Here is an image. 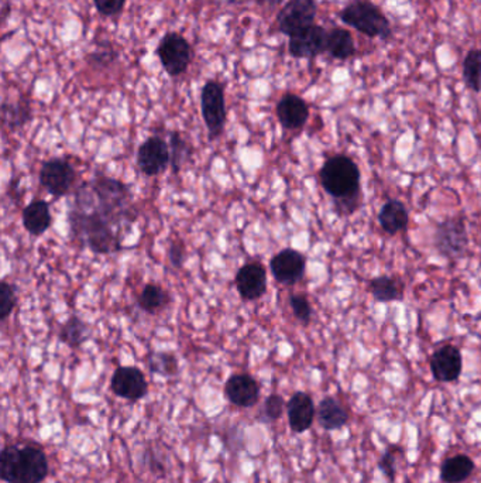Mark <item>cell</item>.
<instances>
[{
    "label": "cell",
    "mask_w": 481,
    "mask_h": 483,
    "mask_svg": "<svg viewBox=\"0 0 481 483\" xmlns=\"http://www.w3.org/2000/svg\"><path fill=\"white\" fill-rule=\"evenodd\" d=\"M68 219L71 236L97 255H109L121 250L122 229L99 209L89 184L78 190Z\"/></svg>",
    "instance_id": "6da1fadb"
},
{
    "label": "cell",
    "mask_w": 481,
    "mask_h": 483,
    "mask_svg": "<svg viewBox=\"0 0 481 483\" xmlns=\"http://www.w3.org/2000/svg\"><path fill=\"white\" fill-rule=\"evenodd\" d=\"M48 472L47 455L36 444H9L0 453V479L4 483H41Z\"/></svg>",
    "instance_id": "7a4b0ae2"
},
{
    "label": "cell",
    "mask_w": 481,
    "mask_h": 483,
    "mask_svg": "<svg viewBox=\"0 0 481 483\" xmlns=\"http://www.w3.org/2000/svg\"><path fill=\"white\" fill-rule=\"evenodd\" d=\"M325 191L336 199L342 215H349L358 208L360 199V170L348 156H333L326 160L319 172Z\"/></svg>",
    "instance_id": "3957f363"
},
{
    "label": "cell",
    "mask_w": 481,
    "mask_h": 483,
    "mask_svg": "<svg viewBox=\"0 0 481 483\" xmlns=\"http://www.w3.org/2000/svg\"><path fill=\"white\" fill-rule=\"evenodd\" d=\"M89 185L94 191L97 207L119 228L131 225L136 221L138 212L134 209L133 194L129 185L106 175H97Z\"/></svg>",
    "instance_id": "277c9868"
},
{
    "label": "cell",
    "mask_w": 481,
    "mask_h": 483,
    "mask_svg": "<svg viewBox=\"0 0 481 483\" xmlns=\"http://www.w3.org/2000/svg\"><path fill=\"white\" fill-rule=\"evenodd\" d=\"M342 21L367 38H392V26L385 14L367 0H355L341 12Z\"/></svg>",
    "instance_id": "5b68a950"
},
{
    "label": "cell",
    "mask_w": 481,
    "mask_h": 483,
    "mask_svg": "<svg viewBox=\"0 0 481 483\" xmlns=\"http://www.w3.org/2000/svg\"><path fill=\"white\" fill-rule=\"evenodd\" d=\"M202 118L207 124L209 140L221 136L226 123L224 91L217 80H207L201 92Z\"/></svg>",
    "instance_id": "8992f818"
},
{
    "label": "cell",
    "mask_w": 481,
    "mask_h": 483,
    "mask_svg": "<svg viewBox=\"0 0 481 483\" xmlns=\"http://www.w3.org/2000/svg\"><path fill=\"white\" fill-rule=\"evenodd\" d=\"M77 180L74 165L67 158L54 157L44 161L40 170L41 187L53 195L54 199H63L70 192Z\"/></svg>",
    "instance_id": "52a82bcc"
},
{
    "label": "cell",
    "mask_w": 481,
    "mask_h": 483,
    "mask_svg": "<svg viewBox=\"0 0 481 483\" xmlns=\"http://www.w3.org/2000/svg\"><path fill=\"white\" fill-rule=\"evenodd\" d=\"M468 235L465 221L460 218L446 219L435 232V248L442 256L456 258L468 250Z\"/></svg>",
    "instance_id": "ba28073f"
},
{
    "label": "cell",
    "mask_w": 481,
    "mask_h": 483,
    "mask_svg": "<svg viewBox=\"0 0 481 483\" xmlns=\"http://www.w3.org/2000/svg\"><path fill=\"white\" fill-rule=\"evenodd\" d=\"M157 54L161 65L171 77L184 74L190 67V46L180 34L168 33L158 44Z\"/></svg>",
    "instance_id": "9c48e42d"
},
{
    "label": "cell",
    "mask_w": 481,
    "mask_h": 483,
    "mask_svg": "<svg viewBox=\"0 0 481 483\" xmlns=\"http://www.w3.org/2000/svg\"><path fill=\"white\" fill-rule=\"evenodd\" d=\"M316 11L315 0H290L278 13V29L291 38L292 34L314 24Z\"/></svg>",
    "instance_id": "30bf717a"
},
{
    "label": "cell",
    "mask_w": 481,
    "mask_h": 483,
    "mask_svg": "<svg viewBox=\"0 0 481 483\" xmlns=\"http://www.w3.org/2000/svg\"><path fill=\"white\" fill-rule=\"evenodd\" d=\"M111 390L121 399L139 402L148 396V383L136 366H119L112 376Z\"/></svg>",
    "instance_id": "8fae6325"
},
{
    "label": "cell",
    "mask_w": 481,
    "mask_h": 483,
    "mask_svg": "<svg viewBox=\"0 0 481 483\" xmlns=\"http://www.w3.org/2000/svg\"><path fill=\"white\" fill-rule=\"evenodd\" d=\"M138 165L148 177H156L170 165V146L160 136H151L138 150Z\"/></svg>",
    "instance_id": "7c38bea8"
},
{
    "label": "cell",
    "mask_w": 481,
    "mask_h": 483,
    "mask_svg": "<svg viewBox=\"0 0 481 483\" xmlns=\"http://www.w3.org/2000/svg\"><path fill=\"white\" fill-rule=\"evenodd\" d=\"M271 273L278 283L294 285L301 282L307 268V258L295 249H284L270 260Z\"/></svg>",
    "instance_id": "4fadbf2b"
},
{
    "label": "cell",
    "mask_w": 481,
    "mask_h": 483,
    "mask_svg": "<svg viewBox=\"0 0 481 483\" xmlns=\"http://www.w3.org/2000/svg\"><path fill=\"white\" fill-rule=\"evenodd\" d=\"M328 48V31L324 27H307L304 30L292 34L288 44V50L295 58H312L325 53Z\"/></svg>",
    "instance_id": "5bb4252c"
},
{
    "label": "cell",
    "mask_w": 481,
    "mask_h": 483,
    "mask_svg": "<svg viewBox=\"0 0 481 483\" xmlns=\"http://www.w3.org/2000/svg\"><path fill=\"white\" fill-rule=\"evenodd\" d=\"M224 397L239 409H250L260 399V385L248 373L232 375L224 383Z\"/></svg>",
    "instance_id": "9a60e30c"
},
{
    "label": "cell",
    "mask_w": 481,
    "mask_h": 483,
    "mask_svg": "<svg viewBox=\"0 0 481 483\" xmlns=\"http://www.w3.org/2000/svg\"><path fill=\"white\" fill-rule=\"evenodd\" d=\"M234 284L241 299L248 301L261 299L267 292V272L265 266L258 262L244 265L236 273Z\"/></svg>",
    "instance_id": "2e32d148"
},
{
    "label": "cell",
    "mask_w": 481,
    "mask_h": 483,
    "mask_svg": "<svg viewBox=\"0 0 481 483\" xmlns=\"http://www.w3.org/2000/svg\"><path fill=\"white\" fill-rule=\"evenodd\" d=\"M461 369H463V358L456 346H441L432 355V375L438 382H456L460 377Z\"/></svg>",
    "instance_id": "e0dca14e"
},
{
    "label": "cell",
    "mask_w": 481,
    "mask_h": 483,
    "mask_svg": "<svg viewBox=\"0 0 481 483\" xmlns=\"http://www.w3.org/2000/svg\"><path fill=\"white\" fill-rule=\"evenodd\" d=\"M288 424L292 433L302 434L311 428L314 424L315 410L314 400L305 392H297L292 394L287 402Z\"/></svg>",
    "instance_id": "ac0fdd59"
},
{
    "label": "cell",
    "mask_w": 481,
    "mask_h": 483,
    "mask_svg": "<svg viewBox=\"0 0 481 483\" xmlns=\"http://www.w3.org/2000/svg\"><path fill=\"white\" fill-rule=\"evenodd\" d=\"M277 118L283 128L297 131L307 123L309 118V106L298 95H284L277 104Z\"/></svg>",
    "instance_id": "d6986e66"
},
{
    "label": "cell",
    "mask_w": 481,
    "mask_h": 483,
    "mask_svg": "<svg viewBox=\"0 0 481 483\" xmlns=\"http://www.w3.org/2000/svg\"><path fill=\"white\" fill-rule=\"evenodd\" d=\"M23 226L30 235L41 236L50 229L53 216H51L50 204L43 199H36L26 205L23 209Z\"/></svg>",
    "instance_id": "ffe728a7"
},
{
    "label": "cell",
    "mask_w": 481,
    "mask_h": 483,
    "mask_svg": "<svg viewBox=\"0 0 481 483\" xmlns=\"http://www.w3.org/2000/svg\"><path fill=\"white\" fill-rule=\"evenodd\" d=\"M378 222L388 235H397L407 228L409 215L401 201L388 199L378 212Z\"/></svg>",
    "instance_id": "44dd1931"
},
{
    "label": "cell",
    "mask_w": 481,
    "mask_h": 483,
    "mask_svg": "<svg viewBox=\"0 0 481 483\" xmlns=\"http://www.w3.org/2000/svg\"><path fill=\"white\" fill-rule=\"evenodd\" d=\"M317 423L326 431L342 428L349 421V413L338 400L325 397L316 410Z\"/></svg>",
    "instance_id": "7402d4cb"
},
{
    "label": "cell",
    "mask_w": 481,
    "mask_h": 483,
    "mask_svg": "<svg viewBox=\"0 0 481 483\" xmlns=\"http://www.w3.org/2000/svg\"><path fill=\"white\" fill-rule=\"evenodd\" d=\"M475 470V462L468 455H455L444 461L441 478L446 483L465 482Z\"/></svg>",
    "instance_id": "603a6c76"
},
{
    "label": "cell",
    "mask_w": 481,
    "mask_h": 483,
    "mask_svg": "<svg viewBox=\"0 0 481 483\" xmlns=\"http://www.w3.org/2000/svg\"><path fill=\"white\" fill-rule=\"evenodd\" d=\"M58 338L61 343L70 346V348L77 349L82 346V343H87L90 338V328L84 319L80 317H70L61 326Z\"/></svg>",
    "instance_id": "cb8c5ba5"
},
{
    "label": "cell",
    "mask_w": 481,
    "mask_h": 483,
    "mask_svg": "<svg viewBox=\"0 0 481 483\" xmlns=\"http://www.w3.org/2000/svg\"><path fill=\"white\" fill-rule=\"evenodd\" d=\"M170 294L161 285L146 284L143 292L139 295L138 302L144 312L156 316L170 304Z\"/></svg>",
    "instance_id": "d4e9b609"
},
{
    "label": "cell",
    "mask_w": 481,
    "mask_h": 483,
    "mask_svg": "<svg viewBox=\"0 0 481 483\" xmlns=\"http://www.w3.org/2000/svg\"><path fill=\"white\" fill-rule=\"evenodd\" d=\"M326 51L336 60H348L356 53L355 38L344 29H333L328 33Z\"/></svg>",
    "instance_id": "484cf974"
},
{
    "label": "cell",
    "mask_w": 481,
    "mask_h": 483,
    "mask_svg": "<svg viewBox=\"0 0 481 483\" xmlns=\"http://www.w3.org/2000/svg\"><path fill=\"white\" fill-rule=\"evenodd\" d=\"M368 290H370L371 295L380 302L402 300V292L400 289V284L392 277H390V275H380V277L371 280Z\"/></svg>",
    "instance_id": "4316f807"
},
{
    "label": "cell",
    "mask_w": 481,
    "mask_h": 483,
    "mask_svg": "<svg viewBox=\"0 0 481 483\" xmlns=\"http://www.w3.org/2000/svg\"><path fill=\"white\" fill-rule=\"evenodd\" d=\"M170 165L175 174L181 172V168L187 165L192 156V146L185 140L182 134L178 131L170 133Z\"/></svg>",
    "instance_id": "83f0119b"
},
{
    "label": "cell",
    "mask_w": 481,
    "mask_h": 483,
    "mask_svg": "<svg viewBox=\"0 0 481 483\" xmlns=\"http://www.w3.org/2000/svg\"><path fill=\"white\" fill-rule=\"evenodd\" d=\"M148 366L153 375L173 377L180 372L177 356L171 352H151L148 356Z\"/></svg>",
    "instance_id": "f1b7e54d"
},
{
    "label": "cell",
    "mask_w": 481,
    "mask_h": 483,
    "mask_svg": "<svg viewBox=\"0 0 481 483\" xmlns=\"http://www.w3.org/2000/svg\"><path fill=\"white\" fill-rule=\"evenodd\" d=\"M2 116H4V124L9 126L11 131L23 128L24 124L31 119V107L27 102H19V104H4L2 107Z\"/></svg>",
    "instance_id": "f546056e"
},
{
    "label": "cell",
    "mask_w": 481,
    "mask_h": 483,
    "mask_svg": "<svg viewBox=\"0 0 481 483\" xmlns=\"http://www.w3.org/2000/svg\"><path fill=\"white\" fill-rule=\"evenodd\" d=\"M463 78L471 91L481 92V50L468 51L463 61Z\"/></svg>",
    "instance_id": "4dcf8cb0"
},
{
    "label": "cell",
    "mask_w": 481,
    "mask_h": 483,
    "mask_svg": "<svg viewBox=\"0 0 481 483\" xmlns=\"http://www.w3.org/2000/svg\"><path fill=\"white\" fill-rule=\"evenodd\" d=\"M287 410V402L280 394H270L263 402L257 414V421L263 424H274Z\"/></svg>",
    "instance_id": "1f68e13d"
},
{
    "label": "cell",
    "mask_w": 481,
    "mask_h": 483,
    "mask_svg": "<svg viewBox=\"0 0 481 483\" xmlns=\"http://www.w3.org/2000/svg\"><path fill=\"white\" fill-rule=\"evenodd\" d=\"M17 304L16 287L11 283H0V321H6Z\"/></svg>",
    "instance_id": "d6a6232c"
},
{
    "label": "cell",
    "mask_w": 481,
    "mask_h": 483,
    "mask_svg": "<svg viewBox=\"0 0 481 483\" xmlns=\"http://www.w3.org/2000/svg\"><path fill=\"white\" fill-rule=\"evenodd\" d=\"M290 306H291L294 316L298 321H301L304 326H308L312 318V307L307 297L302 294H294L290 297Z\"/></svg>",
    "instance_id": "836d02e7"
},
{
    "label": "cell",
    "mask_w": 481,
    "mask_h": 483,
    "mask_svg": "<svg viewBox=\"0 0 481 483\" xmlns=\"http://www.w3.org/2000/svg\"><path fill=\"white\" fill-rule=\"evenodd\" d=\"M168 258L173 267L181 268L184 266L185 258H187V248L182 241H175L171 243L168 250Z\"/></svg>",
    "instance_id": "e575fe53"
},
{
    "label": "cell",
    "mask_w": 481,
    "mask_h": 483,
    "mask_svg": "<svg viewBox=\"0 0 481 483\" xmlns=\"http://www.w3.org/2000/svg\"><path fill=\"white\" fill-rule=\"evenodd\" d=\"M97 12L104 16H114L123 11L126 0H94Z\"/></svg>",
    "instance_id": "d590c367"
},
{
    "label": "cell",
    "mask_w": 481,
    "mask_h": 483,
    "mask_svg": "<svg viewBox=\"0 0 481 483\" xmlns=\"http://www.w3.org/2000/svg\"><path fill=\"white\" fill-rule=\"evenodd\" d=\"M378 468L390 479V482H394L397 467H395V455L392 451L388 450L384 455L381 456V460L378 461Z\"/></svg>",
    "instance_id": "8d00e7d4"
},
{
    "label": "cell",
    "mask_w": 481,
    "mask_h": 483,
    "mask_svg": "<svg viewBox=\"0 0 481 483\" xmlns=\"http://www.w3.org/2000/svg\"><path fill=\"white\" fill-rule=\"evenodd\" d=\"M258 4H263V6L275 7L280 6L284 0H257Z\"/></svg>",
    "instance_id": "74e56055"
}]
</instances>
